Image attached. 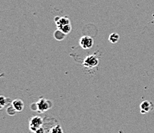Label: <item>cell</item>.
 I'll return each instance as SVG.
<instances>
[{"instance_id":"1","label":"cell","mask_w":154,"mask_h":133,"mask_svg":"<svg viewBox=\"0 0 154 133\" xmlns=\"http://www.w3.org/2000/svg\"><path fill=\"white\" fill-rule=\"evenodd\" d=\"M82 64L86 68H95L99 64V59L95 55H89L86 56Z\"/></svg>"},{"instance_id":"2","label":"cell","mask_w":154,"mask_h":133,"mask_svg":"<svg viewBox=\"0 0 154 133\" xmlns=\"http://www.w3.org/2000/svg\"><path fill=\"white\" fill-rule=\"evenodd\" d=\"M43 124H44V119H42V117L39 116V115L33 116L29 120V130L33 132H35L38 129L42 127Z\"/></svg>"},{"instance_id":"3","label":"cell","mask_w":154,"mask_h":133,"mask_svg":"<svg viewBox=\"0 0 154 133\" xmlns=\"http://www.w3.org/2000/svg\"><path fill=\"white\" fill-rule=\"evenodd\" d=\"M36 106H37V111L40 113H44L52 107V103L44 98H42L40 99L38 102H36Z\"/></svg>"},{"instance_id":"4","label":"cell","mask_w":154,"mask_h":133,"mask_svg":"<svg viewBox=\"0 0 154 133\" xmlns=\"http://www.w3.org/2000/svg\"><path fill=\"white\" fill-rule=\"evenodd\" d=\"M79 45L83 49H90L94 45V39L91 36H84L79 41Z\"/></svg>"},{"instance_id":"5","label":"cell","mask_w":154,"mask_h":133,"mask_svg":"<svg viewBox=\"0 0 154 133\" xmlns=\"http://www.w3.org/2000/svg\"><path fill=\"white\" fill-rule=\"evenodd\" d=\"M140 110H141L142 114H146L149 112L150 111H152L153 109V104H152V102L150 101H143V103H141L140 106Z\"/></svg>"},{"instance_id":"6","label":"cell","mask_w":154,"mask_h":133,"mask_svg":"<svg viewBox=\"0 0 154 133\" xmlns=\"http://www.w3.org/2000/svg\"><path fill=\"white\" fill-rule=\"evenodd\" d=\"M54 22H55V23H56L57 28L60 27V26H63V25H67V24H71L70 19H69L68 17H67V16H63V17L57 16V17H55Z\"/></svg>"},{"instance_id":"7","label":"cell","mask_w":154,"mask_h":133,"mask_svg":"<svg viewBox=\"0 0 154 133\" xmlns=\"http://www.w3.org/2000/svg\"><path fill=\"white\" fill-rule=\"evenodd\" d=\"M11 105L13 106V108L17 110V112L22 111L24 108V103L21 99H15L11 102Z\"/></svg>"},{"instance_id":"8","label":"cell","mask_w":154,"mask_h":133,"mask_svg":"<svg viewBox=\"0 0 154 133\" xmlns=\"http://www.w3.org/2000/svg\"><path fill=\"white\" fill-rule=\"evenodd\" d=\"M66 34L65 33H63L62 31H60V29H57L56 31L54 33V37L55 39L58 40V41H61V40L64 39L65 38Z\"/></svg>"},{"instance_id":"9","label":"cell","mask_w":154,"mask_h":133,"mask_svg":"<svg viewBox=\"0 0 154 133\" xmlns=\"http://www.w3.org/2000/svg\"><path fill=\"white\" fill-rule=\"evenodd\" d=\"M9 103H10V99L9 98H6L4 97L3 95H1L0 96V109H2L5 106L9 104Z\"/></svg>"},{"instance_id":"10","label":"cell","mask_w":154,"mask_h":133,"mask_svg":"<svg viewBox=\"0 0 154 133\" xmlns=\"http://www.w3.org/2000/svg\"><path fill=\"white\" fill-rule=\"evenodd\" d=\"M109 40L110 42L113 44H116V42H118L119 40V35L117 34L116 33H113L109 36Z\"/></svg>"},{"instance_id":"11","label":"cell","mask_w":154,"mask_h":133,"mask_svg":"<svg viewBox=\"0 0 154 133\" xmlns=\"http://www.w3.org/2000/svg\"><path fill=\"white\" fill-rule=\"evenodd\" d=\"M57 29H60V30L62 31L63 33H65V34L67 35V34H69V33H71L72 27H71V24H67V25H63V26H60V27L57 28Z\"/></svg>"},{"instance_id":"12","label":"cell","mask_w":154,"mask_h":133,"mask_svg":"<svg viewBox=\"0 0 154 133\" xmlns=\"http://www.w3.org/2000/svg\"><path fill=\"white\" fill-rule=\"evenodd\" d=\"M50 133H63V130H62V128L60 127V125H57V126L51 128Z\"/></svg>"},{"instance_id":"13","label":"cell","mask_w":154,"mask_h":133,"mask_svg":"<svg viewBox=\"0 0 154 133\" xmlns=\"http://www.w3.org/2000/svg\"><path fill=\"white\" fill-rule=\"evenodd\" d=\"M6 112H7V114L9 115H11V116H13V115H16V113H17V110L13 108V106L11 105V106H9V107L7 108V109H6Z\"/></svg>"},{"instance_id":"14","label":"cell","mask_w":154,"mask_h":133,"mask_svg":"<svg viewBox=\"0 0 154 133\" xmlns=\"http://www.w3.org/2000/svg\"><path fill=\"white\" fill-rule=\"evenodd\" d=\"M30 108L33 110V111H37V106H36V103H33L30 106Z\"/></svg>"},{"instance_id":"15","label":"cell","mask_w":154,"mask_h":133,"mask_svg":"<svg viewBox=\"0 0 154 133\" xmlns=\"http://www.w3.org/2000/svg\"><path fill=\"white\" fill-rule=\"evenodd\" d=\"M34 133H45V131H44V129H43V128H40V129H38L36 130V132H35Z\"/></svg>"}]
</instances>
